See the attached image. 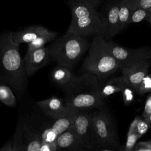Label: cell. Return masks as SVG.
I'll return each instance as SVG.
<instances>
[{
  "mask_svg": "<svg viewBox=\"0 0 151 151\" xmlns=\"http://www.w3.org/2000/svg\"><path fill=\"white\" fill-rule=\"evenodd\" d=\"M137 8L151 9V0H137Z\"/></svg>",
  "mask_w": 151,
  "mask_h": 151,
  "instance_id": "cell-31",
  "label": "cell"
},
{
  "mask_svg": "<svg viewBox=\"0 0 151 151\" xmlns=\"http://www.w3.org/2000/svg\"><path fill=\"white\" fill-rule=\"evenodd\" d=\"M149 142H150V143H151V140H149Z\"/></svg>",
  "mask_w": 151,
  "mask_h": 151,
  "instance_id": "cell-40",
  "label": "cell"
},
{
  "mask_svg": "<svg viewBox=\"0 0 151 151\" xmlns=\"http://www.w3.org/2000/svg\"><path fill=\"white\" fill-rule=\"evenodd\" d=\"M150 24V25H151V14H150V17H149V18L147 19V20Z\"/></svg>",
  "mask_w": 151,
  "mask_h": 151,
  "instance_id": "cell-38",
  "label": "cell"
},
{
  "mask_svg": "<svg viewBox=\"0 0 151 151\" xmlns=\"http://www.w3.org/2000/svg\"><path fill=\"white\" fill-rule=\"evenodd\" d=\"M106 42L101 35L94 37L82 65L84 73L96 76L100 84L119 68L118 63L109 51Z\"/></svg>",
  "mask_w": 151,
  "mask_h": 151,
  "instance_id": "cell-3",
  "label": "cell"
},
{
  "mask_svg": "<svg viewBox=\"0 0 151 151\" xmlns=\"http://www.w3.org/2000/svg\"><path fill=\"white\" fill-rule=\"evenodd\" d=\"M8 142H9V145H8V147L6 151H17L15 149V146L12 142V140H10Z\"/></svg>",
  "mask_w": 151,
  "mask_h": 151,
  "instance_id": "cell-33",
  "label": "cell"
},
{
  "mask_svg": "<svg viewBox=\"0 0 151 151\" xmlns=\"http://www.w3.org/2000/svg\"><path fill=\"white\" fill-rule=\"evenodd\" d=\"M119 151H134V150H126L124 149V146H123V147H122L121 148L120 147Z\"/></svg>",
  "mask_w": 151,
  "mask_h": 151,
  "instance_id": "cell-37",
  "label": "cell"
},
{
  "mask_svg": "<svg viewBox=\"0 0 151 151\" xmlns=\"http://www.w3.org/2000/svg\"><path fill=\"white\" fill-rule=\"evenodd\" d=\"M17 151H40L41 137L39 130L20 116L12 139Z\"/></svg>",
  "mask_w": 151,
  "mask_h": 151,
  "instance_id": "cell-8",
  "label": "cell"
},
{
  "mask_svg": "<svg viewBox=\"0 0 151 151\" xmlns=\"http://www.w3.org/2000/svg\"><path fill=\"white\" fill-rule=\"evenodd\" d=\"M83 151H96V150H87V149H84Z\"/></svg>",
  "mask_w": 151,
  "mask_h": 151,
  "instance_id": "cell-39",
  "label": "cell"
},
{
  "mask_svg": "<svg viewBox=\"0 0 151 151\" xmlns=\"http://www.w3.org/2000/svg\"><path fill=\"white\" fill-rule=\"evenodd\" d=\"M86 110H79L73 126L84 149L95 150L99 149V143L93 125L91 113Z\"/></svg>",
  "mask_w": 151,
  "mask_h": 151,
  "instance_id": "cell-9",
  "label": "cell"
},
{
  "mask_svg": "<svg viewBox=\"0 0 151 151\" xmlns=\"http://www.w3.org/2000/svg\"><path fill=\"white\" fill-rule=\"evenodd\" d=\"M137 8V0H120L119 8V24L121 31L129 24L132 12Z\"/></svg>",
  "mask_w": 151,
  "mask_h": 151,
  "instance_id": "cell-18",
  "label": "cell"
},
{
  "mask_svg": "<svg viewBox=\"0 0 151 151\" xmlns=\"http://www.w3.org/2000/svg\"><path fill=\"white\" fill-rule=\"evenodd\" d=\"M75 77L71 69L60 65L53 69L51 74L52 81L63 88L69 85Z\"/></svg>",
  "mask_w": 151,
  "mask_h": 151,
  "instance_id": "cell-19",
  "label": "cell"
},
{
  "mask_svg": "<svg viewBox=\"0 0 151 151\" xmlns=\"http://www.w3.org/2000/svg\"><path fill=\"white\" fill-rule=\"evenodd\" d=\"M140 117L139 116H136L134 120H133V122L131 123L130 126H129V130H128V132L127 133H132V132H134V129H135V127L136 126V124L137 123V122L139 119Z\"/></svg>",
  "mask_w": 151,
  "mask_h": 151,
  "instance_id": "cell-32",
  "label": "cell"
},
{
  "mask_svg": "<svg viewBox=\"0 0 151 151\" xmlns=\"http://www.w3.org/2000/svg\"><path fill=\"white\" fill-rule=\"evenodd\" d=\"M0 101L7 106L14 107L17 100L11 88L6 84L0 83Z\"/></svg>",
  "mask_w": 151,
  "mask_h": 151,
  "instance_id": "cell-21",
  "label": "cell"
},
{
  "mask_svg": "<svg viewBox=\"0 0 151 151\" xmlns=\"http://www.w3.org/2000/svg\"><path fill=\"white\" fill-rule=\"evenodd\" d=\"M120 1H114L106 10L105 14L101 15L103 21V32L101 35L106 41L119 34L120 28L119 24V8Z\"/></svg>",
  "mask_w": 151,
  "mask_h": 151,
  "instance_id": "cell-11",
  "label": "cell"
},
{
  "mask_svg": "<svg viewBox=\"0 0 151 151\" xmlns=\"http://www.w3.org/2000/svg\"><path fill=\"white\" fill-rule=\"evenodd\" d=\"M116 149L117 148H114V147H104V148H99L97 150H95L96 151H116Z\"/></svg>",
  "mask_w": 151,
  "mask_h": 151,
  "instance_id": "cell-34",
  "label": "cell"
},
{
  "mask_svg": "<svg viewBox=\"0 0 151 151\" xmlns=\"http://www.w3.org/2000/svg\"><path fill=\"white\" fill-rule=\"evenodd\" d=\"M139 138L140 137L134 132L132 133H127L126 143L124 146V149L126 150H134V147L136 144V142Z\"/></svg>",
  "mask_w": 151,
  "mask_h": 151,
  "instance_id": "cell-25",
  "label": "cell"
},
{
  "mask_svg": "<svg viewBox=\"0 0 151 151\" xmlns=\"http://www.w3.org/2000/svg\"><path fill=\"white\" fill-rule=\"evenodd\" d=\"M150 113H151V92L150 94L147 96L146 100L144 109H143V111L141 117L145 118Z\"/></svg>",
  "mask_w": 151,
  "mask_h": 151,
  "instance_id": "cell-28",
  "label": "cell"
},
{
  "mask_svg": "<svg viewBox=\"0 0 151 151\" xmlns=\"http://www.w3.org/2000/svg\"><path fill=\"white\" fill-rule=\"evenodd\" d=\"M134 151H151V143L149 141L140 142L134 146Z\"/></svg>",
  "mask_w": 151,
  "mask_h": 151,
  "instance_id": "cell-27",
  "label": "cell"
},
{
  "mask_svg": "<svg viewBox=\"0 0 151 151\" xmlns=\"http://www.w3.org/2000/svg\"><path fill=\"white\" fill-rule=\"evenodd\" d=\"M106 43L109 51L117 61L119 68L122 69L145 60H151V48L149 47L128 48L111 41H106Z\"/></svg>",
  "mask_w": 151,
  "mask_h": 151,
  "instance_id": "cell-7",
  "label": "cell"
},
{
  "mask_svg": "<svg viewBox=\"0 0 151 151\" xmlns=\"http://www.w3.org/2000/svg\"><path fill=\"white\" fill-rule=\"evenodd\" d=\"M48 47H41L26 54L24 60V65L27 76H30L37 70L45 65L50 59Z\"/></svg>",
  "mask_w": 151,
  "mask_h": 151,
  "instance_id": "cell-13",
  "label": "cell"
},
{
  "mask_svg": "<svg viewBox=\"0 0 151 151\" xmlns=\"http://www.w3.org/2000/svg\"><path fill=\"white\" fill-rule=\"evenodd\" d=\"M48 31L47 28L42 26H31L20 31L14 32L13 40L15 42L19 44L21 43L28 44Z\"/></svg>",
  "mask_w": 151,
  "mask_h": 151,
  "instance_id": "cell-16",
  "label": "cell"
},
{
  "mask_svg": "<svg viewBox=\"0 0 151 151\" xmlns=\"http://www.w3.org/2000/svg\"><path fill=\"white\" fill-rule=\"evenodd\" d=\"M8 145H9V142L6 143L5 145H4L1 149H0V151H6L8 147Z\"/></svg>",
  "mask_w": 151,
  "mask_h": 151,
  "instance_id": "cell-36",
  "label": "cell"
},
{
  "mask_svg": "<svg viewBox=\"0 0 151 151\" xmlns=\"http://www.w3.org/2000/svg\"><path fill=\"white\" fill-rule=\"evenodd\" d=\"M13 33L7 32L0 35V82L20 95L27 84V74L19 51V44L14 41Z\"/></svg>",
  "mask_w": 151,
  "mask_h": 151,
  "instance_id": "cell-1",
  "label": "cell"
},
{
  "mask_svg": "<svg viewBox=\"0 0 151 151\" xmlns=\"http://www.w3.org/2000/svg\"><path fill=\"white\" fill-rule=\"evenodd\" d=\"M151 14V9H144L137 8L132 12L129 24L132 23H137L144 20H147Z\"/></svg>",
  "mask_w": 151,
  "mask_h": 151,
  "instance_id": "cell-22",
  "label": "cell"
},
{
  "mask_svg": "<svg viewBox=\"0 0 151 151\" xmlns=\"http://www.w3.org/2000/svg\"><path fill=\"white\" fill-rule=\"evenodd\" d=\"M80 3L93 9H96L102 2L103 0H77Z\"/></svg>",
  "mask_w": 151,
  "mask_h": 151,
  "instance_id": "cell-29",
  "label": "cell"
},
{
  "mask_svg": "<svg viewBox=\"0 0 151 151\" xmlns=\"http://www.w3.org/2000/svg\"><path fill=\"white\" fill-rule=\"evenodd\" d=\"M93 125L99 143V148H117L119 139L114 123L104 109L91 113Z\"/></svg>",
  "mask_w": 151,
  "mask_h": 151,
  "instance_id": "cell-6",
  "label": "cell"
},
{
  "mask_svg": "<svg viewBox=\"0 0 151 151\" xmlns=\"http://www.w3.org/2000/svg\"><path fill=\"white\" fill-rule=\"evenodd\" d=\"M145 120H146V122L148 123V124L149 125V127H150V128L151 127V113L150 114H149L147 116H146V117H145V118H143Z\"/></svg>",
  "mask_w": 151,
  "mask_h": 151,
  "instance_id": "cell-35",
  "label": "cell"
},
{
  "mask_svg": "<svg viewBox=\"0 0 151 151\" xmlns=\"http://www.w3.org/2000/svg\"><path fill=\"white\" fill-rule=\"evenodd\" d=\"M57 145L56 142L51 143L41 142L40 151H56Z\"/></svg>",
  "mask_w": 151,
  "mask_h": 151,
  "instance_id": "cell-30",
  "label": "cell"
},
{
  "mask_svg": "<svg viewBox=\"0 0 151 151\" xmlns=\"http://www.w3.org/2000/svg\"><path fill=\"white\" fill-rule=\"evenodd\" d=\"M57 35V32L49 30L46 33L40 35L32 42L28 43L26 54H28L34 50L44 47V45L47 42L54 40Z\"/></svg>",
  "mask_w": 151,
  "mask_h": 151,
  "instance_id": "cell-20",
  "label": "cell"
},
{
  "mask_svg": "<svg viewBox=\"0 0 151 151\" xmlns=\"http://www.w3.org/2000/svg\"><path fill=\"white\" fill-rule=\"evenodd\" d=\"M35 104L45 114L52 119L57 118L62 114L68 107L64 104L61 99L55 96L36 101Z\"/></svg>",
  "mask_w": 151,
  "mask_h": 151,
  "instance_id": "cell-15",
  "label": "cell"
},
{
  "mask_svg": "<svg viewBox=\"0 0 151 151\" xmlns=\"http://www.w3.org/2000/svg\"><path fill=\"white\" fill-rule=\"evenodd\" d=\"M56 151H83L84 148L73 124L56 140Z\"/></svg>",
  "mask_w": 151,
  "mask_h": 151,
  "instance_id": "cell-14",
  "label": "cell"
},
{
  "mask_svg": "<svg viewBox=\"0 0 151 151\" xmlns=\"http://www.w3.org/2000/svg\"><path fill=\"white\" fill-rule=\"evenodd\" d=\"M150 65L151 60H148L121 69L123 77L135 92L143 78L148 73Z\"/></svg>",
  "mask_w": 151,
  "mask_h": 151,
  "instance_id": "cell-12",
  "label": "cell"
},
{
  "mask_svg": "<svg viewBox=\"0 0 151 151\" xmlns=\"http://www.w3.org/2000/svg\"><path fill=\"white\" fill-rule=\"evenodd\" d=\"M68 5L71 9V21L66 33L83 37L102 34L101 15L96 9L88 7L77 0L70 1Z\"/></svg>",
  "mask_w": 151,
  "mask_h": 151,
  "instance_id": "cell-5",
  "label": "cell"
},
{
  "mask_svg": "<svg viewBox=\"0 0 151 151\" xmlns=\"http://www.w3.org/2000/svg\"><path fill=\"white\" fill-rule=\"evenodd\" d=\"M65 94L64 104L78 110L101 109L105 99L100 93V84L93 74L84 73L75 77L64 88Z\"/></svg>",
  "mask_w": 151,
  "mask_h": 151,
  "instance_id": "cell-2",
  "label": "cell"
},
{
  "mask_svg": "<svg viewBox=\"0 0 151 151\" xmlns=\"http://www.w3.org/2000/svg\"><path fill=\"white\" fill-rule=\"evenodd\" d=\"M127 84L123 76L114 77L106 80L100 84L101 95L106 99L115 93L122 92Z\"/></svg>",
  "mask_w": 151,
  "mask_h": 151,
  "instance_id": "cell-17",
  "label": "cell"
},
{
  "mask_svg": "<svg viewBox=\"0 0 151 151\" xmlns=\"http://www.w3.org/2000/svg\"><path fill=\"white\" fill-rule=\"evenodd\" d=\"M151 92V74L147 73L143 78L136 91L139 94Z\"/></svg>",
  "mask_w": 151,
  "mask_h": 151,
  "instance_id": "cell-23",
  "label": "cell"
},
{
  "mask_svg": "<svg viewBox=\"0 0 151 151\" xmlns=\"http://www.w3.org/2000/svg\"><path fill=\"white\" fill-rule=\"evenodd\" d=\"M134 92L135 91L128 84L124 86L122 93L123 101L126 105H129L134 101Z\"/></svg>",
  "mask_w": 151,
  "mask_h": 151,
  "instance_id": "cell-24",
  "label": "cell"
},
{
  "mask_svg": "<svg viewBox=\"0 0 151 151\" xmlns=\"http://www.w3.org/2000/svg\"><path fill=\"white\" fill-rule=\"evenodd\" d=\"M78 111V109L68 107L64 113L53 119L54 121L51 126L39 130L41 142L48 143L55 142L57 137L73 124Z\"/></svg>",
  "mask_w": 151,
  "mask_h": 151,
  "instance_id": "cell-10",
  "label": "cell"
},
{
  "mask_svg": "<svg viewBox=\"0 0 151 151\" xmlns=\"http://www.w3.org/2000/svg\"><path fill=\"white\" fill-rule=\"evenodd\" d=\"M150 128L149 125L148 123L146 122V120L140 117L137 123L136 124V126L134 129V132L140 137H141L143 135H144L146 132L148 130V129Z\"/></svg>",
  "mask_w": 151,
  "mask_h": 151,
  "instance_id": "cell-26",
  "label": "cell"
},
{
  "mask_svg": "<svg viewBox=\"0 0 151 151\" xmlns=\"http://www.w3.org/2000/svg\"><path fill=\"white\" fill-rule=\"evenodd\" d=\"M89 47L85 37L65 33L48 47L50 58L58 65L73 68Z\"/></svg>",
  "mask_w": 151,
  "mask_h": 151,
  "instance_id": "cell-4",
  "label": "cell"
}]
</instances>
